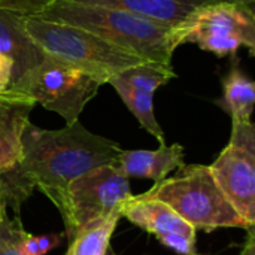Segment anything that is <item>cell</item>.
Here are the masks:
<instances>
[{
    "label": "cell",
    "instance_id": "obj_1",
    "mask_svg": "<svg viewBox=\"0 0 255 255\" xmlns=\"http://www.w3.org/2000/svg\"><path fill=\"white\" fill-rule=\"evenodd\" d=\"M123 148L112 139L88 131L79 121L60 130L27 124L21 137V158L1 172L0 193L18 212L33 190L42 191L63 214L69 184L82 173L109 164Z\"/></svg>",
    "mask_w": 255,
    "mask_h": 255
},
{
    "label": "cell",
    "instance_id": "obj_2",
    "mask_svg": "<svg viewBox=\"0 0 255 255\" xmlns=\"http://www.w3.org/2000/svg\"><path fill=\"white\" fill-rule=\"evenodd\" d=\"M34 18L84 28L146 61L172 64L173 52L167 45L170 27L152 19L114 7L72 0H52Z\"/></svg>",
    "mask_w": 255,
    "mask_h": 255
},
{
    "label": "cell",
    "instance_id": "obj_3",
    "mask_svg": "<svg viewBox=\"0 0 255 255\" xmlns=\"http://www.w3.org/2000/svg\"><path fill=\"white\" fill-rule=\"evenodd\" d=\"M24 27L45 57L81 70L102 85L121 70L146 61L91 31L64 22L24 16Z\"/></svg>",
    "mask_w": 255,
    "mask_h": 255
},
{
    "label": "cell",
    "instance_id": "obj_4",
    "mask_svg": "<svg viewBox=\"0 0 255 255\" xmlns=\"http://www.w3.org/2000/svg\"><path fill=\"white\" fill-rule=\"evenodd\" d=\"M143 196L166 203L196 230L253 229L226 199L209 166H182L172 178L155 184Z\"/></svg>",
    "mask_w": 255,
    "mask_h": 255
},
{
    "label": "cell",
    "instance_id": "obj_5",
    "mask_svg": "<svg viewBox=\"0 0 255 255\" xmlns=\"http://www.w3.org/2000/svg\"><path fill=\"white\" fill-rule=\"evenodd\" d=\"M182 43H196L200 49L223 58L236 57L239 48L255 52L254 7L214 1L196 7L167 31V45L172 52Z\"/></svg>",
    "mask_w": 255,
    "mask_h": 255
},
{
    "label": "cell",
    "instance_id": "obj_6",
    "mask_svg": "<svg viewBox=\"0 0 255 255\" xmlns=\"http://www.w3.org/2000/svg\"><path fill=\"white\" fill-rule=\"evenodd\" d=\"M102 87L90 75L45 57L39 64L24 72L9 88L21 91L40 103L45 109L57 112L70 126Z\"/></svg>",
    "mask_w": 255,
    "mask_h": 255
},
{
    "label": "cell",
    "instance_id": "obj_7",
    "mask_svg": "<svg viewBox=\"0 0 255 255\" xmlns=\"http://www.w3.org/2000/svg\"><path fill=\"white\" fill-rule=\"evenodd\" d=\"M130 197L128 178L111 164L91 169L73 179L67 187L66 208L61 214L70 241L79 230L124 206Z\"/></svg>",
    "mask_w": 255,
    "mask_h": 255
},
{
    "label": "cell",
    "instance_id": "obj_8",
    "mask_svg": "<svg viewBox=\"0 0 255 255\" xmlns=\"http://www.w3.org/2000/svg\"><path fill=\"white\" fill-rule=\"evenodd\" d=\"M229 145L209 166L226 199L253 227L255 223V128L251 121H232Z\"/></svg>",
    "mask_w": 255,
    "mask_h": 255
},
{
    "label": "cell",
    "instance_id": "obj_9",
    "mask_svg": "<svg viewBox=\"0 0 255 255\" xmlns=\"http://www.w3.org/2000/svg\"><path fill=\"white\" fill-rule=\"evenodd\" d=\"M176 78L172 64L143 61L112 76L111 84L139 124L164 145V133L154 114V93Z\"/></svg>",
    "mask_w": 255,
    "mask_h": 255
},
{
    "label": "cell",
    "instance_id": "obj_10",
    "mask_svg": "<svg viewBox=\"0 0 255 255\" xmlns=\"http://www.w3.org/2000/svg\"><path fill=\"white\" fill-rule=\"evenodd\" d=\"M34 105L31 97L13 88L0 91V173L19 161L21 137Z\"/></svg>",
    "mask_w": 255,
    "mask_h": 255
},
{
    "label": "cell",
    "instance_id": "obj_11",
    "mask_svg": "<svg viewBox=\"0 0 255 255\" xmlns=\"http://www.w3.org/2000/svg\"><path fill=\"white\" fill-rule=\"evenodd\" d=\"M109 164L126 178H149L158 184L170 172L185 166L184 146L173 143L170 146L161 145L155 151L123 149Z\"/></svg>",
    "mask_w": 255,
    "mask_h": 255
},
{
    "label": "cell",
    "instance_id": "obj_12",
    "mask_svg": "<svg viewBox=\"0 0 255 255\" xmlns=\"http://www.w3.org/2000/svg\"><path fill=\"white\" fill-rule=\"evenodd\" d=\"M123 217L145 232L161 238L166 235H181L196 241V229L184 221L166 203L140 196H131L123 208Z\"/></svg>",
    "mask_w": 255,
    "mask_h": 255
},
{
    "label": "cell",
    "instance_id": "obj_13",
    "mask_svg": "<svg viewBox=\"0 0 255 255\" xmlns=\"http://www.w3.org/2000/svg\"><path fill=\"white\" fill-rule=\"evenodd\" d=\"M0 54L13 63L12 82L39 64L45 55L24 27V15L0 6ZM10 82V84H12Z\"/></svg>",
    "mask_w": 255,
    "mask_h": 255
},
{
    "label": "cell",
    "instance_id": "obj_14",
    "mask_svg": "<svg viewBox=\"0 0 255 255\" xmlns=\"http://www.w3.org/2000/svg\"><path fill=\"white\" fill-rule=\"evenodd\" d=\"M84 4L114 7L126 10L158 24L172 27L184 19L196 7L220 0H72Z\"/></svg>",
    "mask_w": 255,
    "mask_h": 255
},
{
    "label": "cell",
    "instance_id": "obj_15",
    "mask_svg": "<svg viewBox=\"0 0 255 255\" xmlns=\"http://www.w3.org/2000/svg\"><path fill=\"white\" fill-rule=\"evenodd\" d=\"M223 97L217 105L224 109L232 121H251L255 105V85L241 69L238 55L233 57L230 70L223 76Z\"/></svg>",
    "mask_w": 255,
    "mask_h": 255
},
{
    "label": "cell",
    "instance_id": "obj_16",
    "mask_svg": "<svg viewBox=\"0 0 255 255\" xmlns=\"http://www.w3.org/2000/svg\"><path fill=\"white\" fill-rule=\"evenodd\" d=\"M123 208L114 211L106 218L79 230L70 244L66 255H106L112 233L123 217Z\"/></svg>",
    "mask_w": 255,
    "mask_h": 255
},
{
    "label": "cell",
    "instance_id": "obj_17",
    "mask_svg": "<svg viewBox=\"0 0 255 255\" xmlns=\"http://www.w3.org/2000/svg\"><path fill=\"white\" fill-rule=\"evenodd\" d=\"M52 0H0V6L24 16H36Z\"/></svg>",
    "mask_w": 255,
    "mask_h": 255
},
{
    "label": "cell",
    "instance_id": "obj_18",
    "mask_svg": "<svg viewBox=\"0 0 255 255\" xmlns=\"http://www.w3.org/2000/svg\"><path fill=\"white\" fill-rule=\"evenodd\" d=\"M158 241L164 247L173 250L178 254L191 255L194 253V244H196L194 239H190V238H185L181 235H166V236L158 238Z\"/></svg>",
    "mask_w": 255,
    "mask_h": 255
},
{
    "label": "cell",
    "instance_id": "obj_19",
    "mask_svg": "<svg viewBox=\"0 0 255 255\" xmlns=\"http://www.w3.org/2000/svg\"><path fill=\"white\" fill-rule=\"evenodd\" d=\"M12 75H13L12 60L0 54V91H4L10 87Z\"/></svg>",
    "mask_w": 255,
    "mask_h": 255
},
{
    "label": "cell",
    "instance_id": "obj_20",
    "mask_svg": "<svg viewBox=\"0 0 255 255\" xmlns=\"http://www.w3.org/2000/svg\"><path fill=\"white\" fill-rule=\"evenodd\" d=\"M63 235H45V236H36L37 241V248H39V254L45 255L46 253H49L52 248L58 247L61 244Z\"/></svg>",
    "mask_w": 255,
    "mask_h": 255
},
{
    "label": "cell",
    "instance_id": "obj_21",
    "mask_svg": "<svg viewBox=\"0 0 255 255\" xmlns=\"http://www.w3.org/2000/svg\"><path fill=\"white\" fill-rule=\"evenodd\" d=\"M21 254L22 255H40L37 248V241L36 236L30 235L25 232L22 241H21Z\"/></svg>",
    "mask_w": 255,
    "mask_h": 255
},
{
    "label": "cell",
    "instance_id": "obj_22",
    "mask_svg": "<svg viewBox=\"0 0 255 255\" xmlns=\"http://www.w3.org/2000/svg\"><path fill=\"white\" fill-rule=\"evenodd\" d=\"M242 255H255L254 236H253V232H250V236H248V242H247V247H245V250H244Z\"/></svg>",
    "mask_w": 255,
    "mask_h": 255
},
{
    "label": "cell",
    "instance_id": "obj_23",
    "mask_svg": "<svg viewBox=\"0 0 255 255\" xmlns=\"http://www.w3.org/2000/svg\"><path fill=\"white\" fill-rule=\"evenodd\" d=\"M220 1L238 3V4H244V6H250V7H254V3H255V0H220Z\"/></svg>",
    "mask_w": 255,
    "mask_h": 255
},
{
    "label": "cell",
    "instance_id": "obj_24",
    "mask_svg": "<svg viewBox=\"0 0 255 255\" xmlns=\"http://www.w3.org/2000/svg\"><path fill=\"white\" fill-rule=\"evenodd\" d=\"M6 218L4 215V208H3V202H1V193H0V223Z\"/></svg>",
    "mask_w": 255,
    "mask_h": 255
},
{
    "label": "cell",
    "instance_id": "obj_25",
    "mask_svg": "<svg viewBox=\"0 0 255 255\" xmlns=\"http://www.w3.org/2000/svg\"><path fill=\"white\" fill-rule=\"evenodd\" d=\"M106 255H115V254H114L112 251H109V250H108V253H106Z\"/></svg>",
    "mask_w": 255,
    "mask_h": 255
},
{
    "label": "cell",
    "instance_id": "obj_26",
    "mask_svg": "<svg viewBox=\"0 0 255 255\" xmlns=\"http://www.w3.org/2000/svg\"><path fill=\"white\" fill-rule=\"evenodd\" d=\"M191 255H199V254H196V253H193V254H191Z\"/></svg>",
    "mask_w": 255,
    "mask_h": 255
},
{
    "label": "cell",
    "instance_id": "obj_27",
    "mask_svg": "<svg viewBox=\"0 0 255 255\" xmlns=\"http://www.w3.org/2000/svg\"><path fill=\"white\" fill-rule=\"evenodd\" d=\"M0 255H3V254H1V253H0Z\"/></svg>",
    "mask_w": 255,
    "mask_h": 255
}]
</instances>
